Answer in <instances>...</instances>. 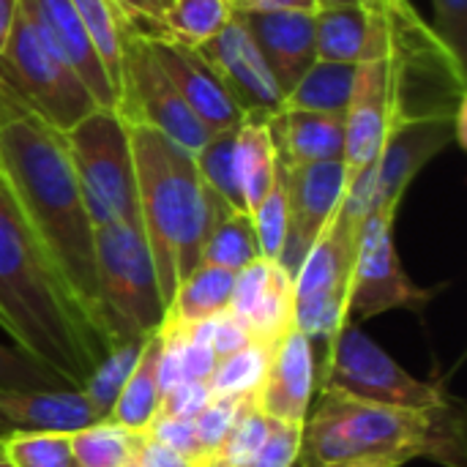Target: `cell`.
Here are the masks:
<instances>
[{
	"mask_svg": "<svg viewBox=\"0 0 467 467\" xmlns=\"http://www.w3.org/2000/svg\"><path fill=\"white\" fill-rule=\"evenodd\" d=\"M159 353H161V331L153 334L145 348H142V356L131 372V378L126 380L112 413H109V421L126 427V430H134V432H142L150 427V421L156 419V410H159V402H161V391H159Z\"/></svg>",
	"mask_w": 467,
	"mask_h": 467,
	"instance_id": "obj_26",
	"label": "cell"
},
{
	"mask_svg": "<svg viewBox=\"0 0 467 467\" xmlns=\"http://www.w3.org/2000/svg\"><path fill=\"white\" fill-rule=\"evenodd\" d=\"M467 120L462 118H424L397 126L375 164L358 172L350 183L364 192L369 211L394 208L400 211L416 175L446 148H465Z\"/></svg>",
	"mask_w": 467,
	"mask_h": 467,
	"instance_id": "obj_13",
	"label": "cell"
},
{
	"mask_svg": "<svg viewBox=\"0 0 467 467\" xmlns=\"http://www.w3.org/2000/svg\"><path fill=\"white\" fill-rule=\"evenodd\" d=\"M211 397L213 389L208 380H183L161 397L156 419H194Z\"/></svg>",
	"mask_w": 467,
	"mask_h": 467,
	"instance_id": "obj_41",
	"label": "cell"
},
{
	"mask_svg": "<svg viewBox=\"0 0 467 467\" xmlns=\"http://www.w3.org/2000/svg\"><path fill=\"white\" fill-rule=\"evenodd\" d=\"M197 467H227V462H224V460H219L216 454H211L208 460H202Z\"/></svg>",
	"mask_w": 467,
	"mask_h": 467,
	"instance_id": "obj_49",
	"label": "cell"
},
{
	"mask_svg": "<svg viewBox=\"0 0 467 467\" xmlns=\"http://www.w3.org/2000/svg\"><path fill=\"white\" fill-rule=\"evenodd\" d=\"M271 353H274L271 348L260 342H249L241 350L224 356L211 375L213 394H254L265 378Z\"/></svg>",
	"mask_w": 467,
	"mask_h": 467,
	"instance_id": "obj_35",
	"label": "cell"
},
{
	"mask_svg": "<svg viewBox=\"0 0 467 467\" xmlns=\"http://www.w3.org/2000/svg\"><path fill=\"white\" fill-rule=\"evenodd\" d=\"M317 383L323 391L408 410H427L454 400L446 383L419 380L402 369L380 345H375L358 326L342 328L326 356Z\"/></svg>",
	"mask_w": 467,
	"mask_h": 467,
	"instance_id": "obj_10",
	"label": "cell"
},
{
	"mask_svg": "<svg viewBox=\"0 0 467 467\" xmlns=\"http://www.w3.org/2000/svg\"><path fill=\"white\" fill-rule=\"evenodd\" d=\"M129 467H134V462H131V465H129Z\"/></svg>",
	"mask_w": 467,
	"mask_h": 467,
	"instance_id": "obj_52",
	"label": "cell"
},
{
	"mask_svg": "<svg viewBox=\"0 0 467 467\" xmlns=\"http://www.w3.org/2000/svg\"><path fill=\"white\" fill-rule=\"evenodd\" d=\"M383 55L358 66L345 112L348 183L375 164L389 134L410 120L467 118L465 60H460L410 0L378 3Z\"/></svg>",
	"mask_w": 467,
	"mask_h": 467,
	"instance_id": "obj_2",
	"label": "cell"
},
{
	"mask_svg": "<svg viewBox=\"0 0 467 467\" xmlns=\"http://www.w3.org/2000/svg\"><path fill=\"white\" fill-rule=\"evenodd\" d=\"M413 460L467 465L465 408L457 397L408 410L320 391L301 430L296 467H402Z\"/></svg>",
	"mask_w": 467,
	"mask_h": 467,
	"instance_id": "obj_3",
	"label": "cell"
},
{
	"mask_svg": "<svg viewBox=\"0 0 467 467\" xmlns=\"http://www.w3.org/2000/svg\"><path fill=\"white\" fill-rule=\"evenodd\" d=\"M170 0H118V5L129 14V19L145 30V33H159V19L164 14Z\"/></svg>",
	"mask_w": 467,
	"mask_h": 467,
	"instance_id": "obj_45",
	"label": "cell"
},
{
	"mask_svg": "<svg viewBox=\"0 0 467 467\" xmlns=\"http://www.w3.org/2000/svg\"><path fill=\"white\" fill-rule=\"evenodd\" d=\"M356 74H358V66H353V63L315 60L312 68L298 79V85L285 99V107L345 118L350 96H353Z\"/></svg>",
	"mask_w": 467,
	"mask_h": 467,
	"instance_id": "obj_29",
	"label": "cell"
},
{
	"mask_svg": "<svg viewBox=\"0 0 467 467\" xmlns=\"http://www.w3.org/2000/svg\"><path fill=\"white\" fill-rule=\"evenodd\" d=\"M0 82L60 134L99 109L79 74L36 36L22 11L16 14L0 55Z\"/></svg>",
	"mask_w": 467,
	"mask_h": 467,
	"instance_id": "obj_9",
	"label": "cell"
},
{
	"mask_svg": "<svg viewBox=\"0 0 467 467\" xmlns=\"http://www.w3.org/2000/svg\"><path fill=\"white\" fill-rule=\"evenodd\" d=\"M0 189L60 285L109 350L99 293L93 222L88 216L66 137L0 82Z\"/></svg>",
	"mask_w": 467,
	"mask_h": 467,
	"instance_id": "obj_1",
	"label": "cell"
},
{
	"mask_svg": "<svg viewBox=\"0 0 467 467\" xmlns=\"http://www.w3.org/2000/svg\"><path fill=\"white\" fill-rule=\"evenodd\" d=\"M435 11V33L446 41V47L465 60L467 52V0H432Z\"/></svg>",
	"mask_w": 467,
	"mask_h": 467,
	"instance_id": "obj_42",
	"label": "cell"
},
{
	"mask_svg": "<svg viewBox=\"0 0 467 467\" xmlns=\"http://www.w3.org/2000/svg\"><path fill=\"white\" fill-rule=\"evenodd\" d=\"M249 397L252 394H213L208 405L194 416V432L202 457H211L222 449Z\"/></svg>",
	"mask_w": 467,
	"mask_h": 467,
	"instance_id": "obj_37",
	"label": "cell"
},
{
	"mask_svg": "<svg viewBox=\"0 0 467 467\" xmlns=\"http://www.w3.org/2000/svg\"><path fill=\"white\" fill-rule=\"evenodd\" d=\"M19 11L36 30V36L79 74L96 104L104 109H118V90L74 5L68 0H19Z\"/></svg>",
	"mask_w": 467,
	"mask_h": 467,
	"instance_id": "obj_17",
	"label": "cell"
},
{
	"mask_svg": "<svg viewBox=\"0 0 467 467\" xmlns=\"http://www.w3.org/2000/svg\"><path fill=\"white\" fill-rule=\"evenodd\" d=\"M268 427H271V419L257 408L254 402V394L246 400L235 427L230 430L227 441L222 443V449L216 451L219 460H224L227 467H244L252 457L254 451L263 446L265 435H268Z\"/></svg>",
	"mask_w": 467,
	"mask_h": 467,
	"instance_id": "obj_38",
	"label": "cell"
},
{
	"mask_svg": "<svg viewBox=\"0 0 467 467\" xmlns=\"http://www.w3.org/2000/svg\"><path fill=\"white\" fill-rule=\"evenodd\" d=\"M99 293L112 345L131 337H153L164 326L167 306L159 293L142 227L109 222L93 227Z\"/></svg>",
	"mask_w": 467,
	"mask_h": 467,
	"instance_id": "obj_6",
	"label": "cell"
},
{
	"mask_svg": "<svg viewBox=\"0 0 467 467\" xmlns=\"http://www.w3.org/2000/svg\"><path fill=\"white\" fill-rule=\"evenodd\" d=\"M364 216L345 200L293 276V326L315 345H331L348 323V293Z\"/></svg>",
	"mask_w": 467,
	"mask_h": 467,
	"instance_id": "obj_8",
	"label": "cell"
},
{
	"mask_svg": "<svg viewBox=\"0 0 467 467\" xmlns=\"http://www.w3.org/2000/svg\"><path fill=\"white\" fill-rule=\"evenodd\" d=\"M233 0H170L159 19L156 36L200 49L216 38L233 22Z\"/></svg>",
	"mask_w": 467,
	"mask_h": 467,
	"instance_id": "obj_28",
	"label": "cell"
},
{
	"mask_svg": "<svg viewBox=\"0 0 467 467\" xmlns=\"http://www.w3.org/2000/svg\"><path fill=\"white\" fill-rule=\"evenodd\" d=\"M0 386L22 389V391H77L52 369L27 358L16 348L0 345Z\"/></svg>",
	"mask_w": 467,
	"mask_h": 467,
	"instance_id": "obj_39",
	"label": "cell"
},
{
	"mask_svg": "<svg viewBox=\"0 0 467 467\" xmlns=\"http://www.w3.org/2000/svg\"><path fill=\"white\" fill-rule=\"evenodd\" d=\"M268 131L282 167L342 161L345 156V118L312 109L285 107L268 120Z\"/></svg>",
	"mask_w": 467,
	"mask_h": 467,
	"instance_id": "obj_22",
	"label": "cell"
},
{
	"mask_svg": "<svg viewBox=\"0 0 467 467\" xmlns=\"http://www.w3.org/2000/svg\"><path fill=\"white\" fill-rule=\"evenodd\" d=\"M82 391H22L0 386V435L27 432H77L99 424Z\"/></svg>",
	"mask_w": 467,
	"mask_h": 467,
	"instance_id": "obj_21",
	"label": "cell"
},
{
	"mask_svg": "<svg viewBox=\"0 0 467 467\" xmlns=\"http://www.w3.org/2000/svg\"><path fill=\"white\" fill-rule=\"evenodd\" d=\"M252 222L257 230L260 252L265 260H279L285 241H287V224H290V211H287V189H285V175L279 170L276 183L271 192L263 197V202L252 211Z\"/></svg>",
	"mask_w": 467,
	"mask_h": 467,
	"instance_id": "obj_36",
	"label": "cell"
},
{
	"mask_svg": "<svg viewBox=\"0 0 467 467\" xmlns=\"http://www.w3.org/2000/svg\"><path fill=\"white\" fill-rule=\"evenodd\" d=\"M0 328L14 348L82 389L107 348L0 189Z\"/></svg>",
	"mask_w": 467,
	"mask_h": 467,
	"instance_id": "obj_4",
	"label": "cell"
},
{
	"mask_svg": "<svg viewBox=\"0 0 467 467\" xmlns=\"http://www.w3.org/2000/svg\"><path fill=\"white\" fill-rule=\"evenodd\" d=\"M148 44L164 74L172 79L189 109L208 129V134H219L235 129L246 120L235 96L227 90L222 77L211 68V63L200 55V49L183 47L164 36L148 33Z\"/></svg>",
	"mask_w": 467,
	"mask_h": 467,
	"instance_id": "obj_16",
	"label": "cell"
},
{
	"mask_svg": "<svg viewBox=\"0 0 467 467\" xmlns=\"http://www.w3.org/2000/svg\"><path fill=\"white\" fill-rule=\"evenodd\" d=\"M249 334L271 350L296 328L293 326V279L276 260H254L235 274L233 298L227 306Z\"/></svg>",
	"mask_w": 467,
	"mask_h": 467,
	"instance_id": "obj_18",
	"label": "cell"
},
{
	"mask_svg": "<svg viewBox=\"0 0 467 467\" xmlns=\"http://www.w3.org/2000/svg\"><path fill=\"white\" fill-rule=\"evenodd\" d=\"M260 257H263V252H260L257 230H254L249 211L224 213L219 219V224L213 227V233L208 235V244L202 249L205 265L227 268L233 274L244 271L246 265H252Z\"/></svg>",
	"mask_w": 467,
	"mask_h": 467,
	"instance_id": "obj_32",
	"label": "cell"
},
{
	"mask_svg": "<svg viewBox=\"0 0 467 467\" xmlns=\"http://www.w3.org/2000/svg\"><path fill=\"white\" fill-rule=\"evenodd\" d=\"M279 156L268 131V123L244 120L235 131V175L246 211L252 213L279 178Z\"/></svg>",
	"mask_w": 467,
	"mask_h": 467,
	"instance_id": "obj_25",
	"label": "cell"
},
{
	"mask_svg": "<svg viewBox=\"0 0 467 467\" xmlns=\"http://www.w3.org/2000/svg\"><path fill=\"white\" fill-rule=\"evenodd\" d=\"M140 227L150 249L164 306L178 285L202 263V249L230 208L213 194L194 164V153L148 126H129Z\"/></svg>",
	"mask_w": 467,
	"mask_h": 467,
	"instance_id": "obj_5",
	"label": "cell"
},
{
	"mask_svg": "<svg viewBox=\"0 0 467 467\" xmlns=\"http://www.w3.org/2000/svg\"><path fill=\"white\" fill-rule=\"evenodd\" d=\"M235 287V274L227 268L200 263L175 290L161 328H192L227 312Z\"/></svg>",
	"mask_w": 467,
	"mask_h": 467,
	"instance_id": "obj_24",
	"label": "cell"
},
{
	"mask_svg": "<svg viewBox=\"0 0 467 467\" xmlns=\"http://www.w3.org/2000/svg\"><path fill=\"white\" fill-rule=\"evenodd\" d=\"M200 460H192L159 441H153L148 432H142L137 454H134V467H197Z\"/></svg>",
	"mask_w": 467,
	"mask_h": 467,
	"instance_id": "obj_44",
	"label": "cell"
},
{
	"mask_svg": "<svg viewBox=\"0 0 467 467\" xmlns=\"http://www.w3.org/2000/svg\"><path fill=\"white\" fill-rule=\"evenodd\" d=\"M0 467H14V465H11V462H8V460H5V457L0 454Z\"/></svg>",
	"mask_w": 467,
	"mask_h": 467,
	"instance_id": "obj_50",
	"label": "cell"
},
{
	"mask_svg": "<svg viewBox=\"0 0 467 467\" xmlns=\"http://www.w3.org/2000/svg\"><path fill=\"white\" fill-rule=\"evenodd\" d=\"M68 435L11 430L0 435V454L14 467H77Z\"/></svg>",
	"mask_w": 467,
	"mask_h": 467,
	"instance_id": "obj_34",
	"label": "cell"
},
{
	"mask_svg": "<svg viewBox=\"0 0 467 467\" xmlns=\"http://www.w3.org/2000/svg\"><path fill=\"white\" fill-rule=\"evenodd\" d=\"M63 137L93 227L109 222L140 227L131 137L120 112L99 107Z\"/></svg>",
	"mask_w": 467,
	"mask_h": 467,
	"instance_id": "obj_7",
	"label": "cell"
},
{
	"mask_svg": "<svg viewBox=\"0 0 467 467\" xmlns=\"http://www.w3.org/2000/svg\"><path fill=\"white\" fill-rule=\"evenodd\" d=\"M315 389H317L315 345L298 328H293L271 353L265 378L254 391V402L268 419L304 430Z\"/></svg>",
	"mask_w": 467,
	"mask_h": 467,
	"instance_id": "obj_19",
	"label": "cell"
},
{
	"mask_svg": "<svg viewBox=\"0 0 467 467\" xmlns=\"http://www.w3.org/2000/svg\"><path fill=\"white\" fill-rule=\"evenodd\" d=\"M394 208L369 211L358 227L356 263L348 293V323L369 320L391 309L419 312L435 290L419 287L402 268L394 246Z\"/></svg>",
	"mask_w": 467,
	"mask_h": 467,
	"instance_id": "obj_12",
	"label": "cell"
},
{
	"mask_svg": "<svg viewBox=\"0 0 467 467\" xmlns=\"http://www.w3.org/2000/svg\"><path fill=\"white\" fill-rule=\"evenodd\" d=\"M317 60L364 66L375 49V19L369 3L315 11Z\"/></svg>",
	"mask_w": 467,
	"mask_h": 467,
	"instance_id": "obj_23",
	"label": "cell"
},
{
	"mask_svg": "<svg viewBox=\"0 0 467 467\" xmlns=\"http://www.w3.org/2000/svg\"><path fill=\"white\" fill-rule=\"evenodd\" d=\"M282 175L287 189L290 224H287L285 249L276 263L293 279L312 244L320 238V233L339 211L348 192V170L345 161H317V164L282 167Z\"/></svg>",
	"mask_w": 467,
	"mask_h": 467,
	"instance_id": "obj_14",
	"label": "cell"
},
{
	"mask_svg": "<svg viewBox=\"0 0 467 467\" xmlns=\"http://www.w3.org/2000/svg\"><path fill=\"white\" fill-rule=\"evenodd\" d=\"M153 441L192 457V460H208L202 457L200 446H197V432H194V419H153L150 427L145 430Z\"/></svg>",
	"mask_w": 467,
	"mask_h": 467,
	"instance_id": "obj_43",
	"label": "cell"
},
{
	"mask_svg": "<svg viewBox=\"0 0 467 467\" xmlns=\"http://www.w3.org/2000/svg\"><path fill=\"white\" fill-rule=\"evenodd\" d=\"M252 33L263 52L276 85L285 99L298 79L317 60L315 44V11H265V14H235Z\"/></svg>",
	"mask_w": 467,
	"mask_h": 467,
	"instance_id": "obj_20",
	"label": "cell"
},
{
	"mask_svg": "<svg viewBox=\"0 0 467 467\" xmlns=\"http://www.w3.org/2000/svg\"><path fill=\"white\" fill-rule=\"evenodd\" d=\"M298 454H301V427H290L271 419L263 446L244 467H296Z\"/></svg>",
	"mask_w": 467,
	"mask_h": 467,
	"instance_id": "obj_40",
	"label": "cell"
},
{
	"mask_svg": "<svg viewBox=\"0 0 467 467\" xmlns=\"http://www.w3.org/2000/svg\"><path fill=\"white\" fill-rule=\"evenodd\" d=\"M85 25L104 68L109 71V79L120 99V77H123V49L131 27H137L129 14L118 5V0H68Z\"/></svg>",
	"mask_w": 467,
	"mask_h": 467,
	"instance_id": "obj_27",
	"label": "cell"
},
{
	"mask_svg": "<svg viewBox=\"0 0 467 467\" xmlns=\"http://www.w3.org/2000/svg\"><path fill=\"white\" fill-rule=\"evenodd\" d=\"M356 3H364V0H315V8H337V5H356Z\"/></svg>",
	"mask_w": 467,
	"mask_h": 467,
	"instance_id": "obj_48",
	"label": "cell"
},
{
	"mask_svg": "<svg viewBox=\"0 0 467 467\" xmlns=\"http://www.w3.org/2000/svg\"><path fill=\"white\" fill-rule=\"evenodd\" d=\"M148 339L150 337H131V339H118L115 345H109V350L104 353V358L93 369L90 380L79 389L85 394V400L90 402V408L99 413L101 421L109 419V413H112L126 380L131 378Z\"/></svg>",
	"mask_w": 467,
	"mask_h": 467,
	"instance_id": "obj_30",
	"label": "cell"
},
{
	"mask_svg": "<svg viewBox=\"0 0 467 467\" xmlns=\"http://www.w3.org/2000/svg\"><path fill=\"white\" fill-rule=\"evenodd\" d=\"M142 432L126 430L109 419L77 430L68 435L74 462L77 467H129L134 462Z\"/></svg>",
	"mask_w": 467,
	"mask_h": 467,
	"instance_id": "obj_31",
	"label": "cell"
},
{
	"mask_svg": "<svg viewBox=\"0 0 467 467\" xmlns=\"http://www.w3.org/2000/svg\"><path fill=\"white\" fill-rule=\"evenodd\" d=\"M235 131H238V126L211 134V140L194 153V164H197L202 183L213 194H219L230 208L246 211L241 186H238V175H235Z\"/></svg>",
	"mask_w": 467,
	"mask_h": 467,
	"instance_id": "obj_33",
	"label": "cell"
},
{
	"mask_svg": "<svg viewBox=\"0 0 467 467\" xmlns=\"http://www.w3.org/2000/svg\"><path fill=\"white\" fill-rule=\"evenodd\" d=\"M200 55L222 77L249 120L268 123L276 112L285 109V93L276 85L252 33L238 16H233V22L216 38L200 47Z\"/></svg>",
	"mask_w": 467,
	"mask_h": 467,
	"instance_id": "obj_15",
	"label": "cell"
},
{
	"mask_svg": "<svg viewBox=\"0 0 467 467\" xmlns=\"http://www.w3.org/2000/svg\"><path fill=\"white\" fill-rule=\"evenodd\" d=\"M16 14H19V0H0V55L5 49V41H8Z\"/></svg>",
	"mask_w": 467,
	"mask_h": 467,
	"instance_id": "obj_47",
	"label": "cell"
},
{
	"mask_svg": "<svg viewBox=\"0 0 467 467\" xmlns=\"http://www.w3.org/2000/svg\"><path fill=\"white\" fill-rule=\"evenodd\" d=\"M364 3H383V0H364Z\"/></svg>",
	"mask_w": 467,
	"mask_h": 467,
	"instance_id": "obj_51",
	"label": "cell"
},
{
	"mask_svg": "<svg viewBox=\"0 0 467 467\" xmlns=\"http://www.w3.org/2000/svg\"><path fill=\"white\" fill-rule=\"evenodd\" d=\"M235 14H265V11H317L315 0H233Z\"/></svg>",
	"mask_w": 467,
	"mask_h": 467,
	"instance_id": "obj_46",
	"label": "cell"
},
{
	"mask_svg": "<svg viewBox=\"0 0 467 467\" xmlns=\"http://www.w3.org/2000/svg\"><path fill=\"white\" fill-rule=\"evenodd\" d=\"M118 112L129 126L156 129L189 153H197L211 140L208 129L197 120L172 79L153 57L148 33L140 27H131L126 38Z\"/></svg>",
	"mask_w": 467,
	"mask_h": 467,
	"instance_id": "obj_11",
	"label": "cell"
}]
</instances>
